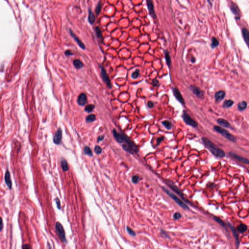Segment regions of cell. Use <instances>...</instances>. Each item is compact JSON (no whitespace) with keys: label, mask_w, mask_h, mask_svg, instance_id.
Listing matches in <instances>:
<instances>
[{"label":"cell","mask_w":249,"mask_h":249,"mask_svg":"<svg viewBox=\"0 0 249 249\" xmlns=\"http://www.w3.org/2000/svg\"><path fill=\"white\" fill-rule=\"evenodd\" d=\"M112 133L117 142L121 144L123 143L122 147L125 151L131 154L137 153L138 152V148L135 143L124 134L118 132L115 129H113Z\"/></svg>","instance_id":"1"},{"label":"cell","mask_w":249,"mask_h":249,"mask_svg":"<svg viewBox=\"0 0 249 249\" xmlns=\"http://www.w3.org/2000/svg\"><path fill=\"white\" fill-rule=\"evenodd\" d=\"M202 140L205 147L208 148L214 155L218 158H222L225 156V153L223 150L219 148L208 138L202 137Z\"/></svg>","instance_id":"2"},{"label":"cell","mask_w":249,"mask_h":249,"mask_svg":"<svg viewBox=\"0 0 249 249\" xmlns=\"http://www.w3.org/2000/svg\"><path fill=\"white\" fill-rule=\"evenodd\" d=\"M213 129L215 131H216L217 132H218V133L220 134L222 136H223L224 137H225L227 139H228L229 141H231L233 142H236V138L225 129H224L220 126H217V125L214 126Z\"/></svg>","instance_id":"3"},{"label":"cell","mask_w":249,"mask_h":249,"mask_svg":"<svg viewBox=\"0 0 249 249\" xmlns=\"http://www.w3.org/2000/svg\"><path fill=\"white\" fill-rule=\"evenodd\" d=\"M162 189L180 206H181V207H182L183 208H184V209H186V210H188L189 209V207L187 206V205L186 204H185L182 201H181V200H180L179 198L178 197H177L176 195H175L174 194H173V193H172L170 191H169L167 189H166L165 187H163Z\"/></svg>","instance_id":"4"},{"label":"cell","mask_w":249,"mask_h":249,"mask_svg":"<svg viewBox=\"0 0 249 249\" xmlns=\"http://www.w3.org/2000/svg\"><path fill=\"white\" fill-rule=\"evenodd\" d=\"M55 228L57 235L62 242L64 243H67L65 231L62 224L59 222H56L55 225Z\"/></svg>","instance_id":"5"},{"label":"cell","mask_w":249,"mask_h":249,"mask_svg":"<svg viewBox=\"0 0 249 249\" xmlns=\"http://www.w3.org/2000/svg\"><path fill=\"white\" fill-rule=\"evenodd\" d=\"M182 118H183L184 122L187 124L190 125L193 127H197V126H198L197 123L190 116V115L187 113V111L185 110H184L183 111V113L182 114Z\"/></svg>","instance_id":"6"},{"label":"cell","mask_w":249,"mask_h":249,"mask_svg":"<svg viewBox=\"0 0 249 249\" xmlns=\"http://www.w3.org/2000/svg\"><path fill=\"white\" fill-rule=\"evenodd\" d=\"M99 67L101 69V77H102L103 80L106 84V85H107V86L109 88H111V81H110L109 77L106 73V71H105L104 68L101 65H100Z\"/></svg>","instance_id":"7"},{"label":"cell","mask_w":249,"mask_h":249,"mask_svg":"<svg viewBox=\"0 0 249 249\" xmlns=\"http://www.w3.org/2000/svg\"><path fill=\"white\" fill-rule=\"evenodd\" d=\"M62 129L59 128L57 130L56 132L54 138H53V142L56 145H60L62 140Z\"/></svg>","instance_id":"8"},{"label":"cell","mask_w":249,"mask_h":249,"mask_svg":"<svg viewBox=\"0 0 249 249\" xmlns=\"http://www.w3.org/2000/svg\"><path fill=\"white\" fill-rule=\"evenodd\" d=\"M172 90H173V94H174L175 97L176 98V99L180 103H181L182 104H183V105L185 104V100H184L181 93H180L179 90L176 88H173L172 89Z\"/></svg>","instance_id":"9"},{"label":"cell","mask_w":249,"mask_h":249,"mask_svg":"<svg viewBox=\"0 0 249 249\" xmlns=\"http://www.w3.org/2000/svg\"><path fill=\"white\" fill-rule=\"evenodd\" d=\"M147 6L149 11V13L152 18L156 19V15L154 8V4L152 0H147Z\"/></svg>","instance_id":"10"},{"label":"cell","mask_w":249,"mask_h":249,"mask_svg":"<svg viewBox=\"0 0 249 249\" xmlns=\"http://www.w3.org/2000/svg\"><path fill=\"white\" fill-rule=\"evenodd\" d=\"M190 90L192 91V92L194 93V94H195L198 98H202L204 96V92L201 90L199 88L194 86V85H191L190 87Z\"/></svg>","instance_id":"11"},{"label":"cell","mask_w":249,"mask_h":249,"mask_svg":"<svg viewBox=\"0 0 249 249\" xmlns=\"http://www.w3.org/2000/svg\"><path fill=\"white\" fill-rule=\"evenodd\" d=\"M229 154L231 157H232V158L237 160V161H239L240 162H241V163L245 164H249V160L246 158H245L244 157L240 156L238 155H237L233 152H231L229 153Z\"/></svg>","instance_id":"12"},{"label":"cell","mask_w":249,"mask_h":249,"mask_svg":"<svg viewBox=\"0 0 249 249\" xmlns=\"http://www.w3.org/2000/svg\"><path fill=\"white\" fill-rule=\"evenodd\" d=\"M69 33H70V34L71 36V37L77 42V43H78L79 46L81 48H82V49H85V46L84 44V43L80 41V40L78 38V36L73 32V31L71 29H69Z\"/></svg>","instance_id":"13"},{"label":"cell","mask_w":249,"mask_h":249,"mask_svg":"<svg viewBox=\"0 0 249 249\" xmlns=\"http://www.w3.org/2000/svg\"><path fill=\"white\" fill-rule=\"evenodd\" d=\"M4 181H5V183L6 186L8 187V188L9 189H11L12 184V181L11 180L10 174V172L8 170V169H7L5 172V176H4Z\"/></svg>","instance_id":"14"},{"label":"cell","mask_w":249,"mask_h":249,"mask_svg":"<svg viewBox=\"0 0 249 249\" xmlns=\"http://www.w3.org/2000/svg\"><path fill=\"white\" fill-rule=\"evenodd\" d=\"M227 225H228V227L231 229L232 233H233V236H234V237L235 239V241H236V243H235L237 247H238V246L239 244V239H238V235L236 231L235 230V229L233 227V226L229 222H227Z\"/></svg>","instance_id":"15"},{"label":"cell","mask_w":249,"mask_h":249,"mask_svg":"<svg viewBox=\"0 0 249 249\" xmlns=\"http://www.w3.org/2000/svg\"><path fill=\"white\" fill-rule=\"evenodd\" d=\"M87 102V96L84 93H81L78 99V103L80 106H84Z\"/></svg>","instance_id":"16"},{"label":"cell","mask_w":249,"mask_h":249,"mask_svg":"<svg viewBox=\"0 0 249 249\" xmlns=\"http://www.w3.org/2000/svg\"><path fill=\"white\" fill-rule=\"evenodd\" d=\"M242 33L243 39L249 48V32L246 28H243L242 30Z\"/></svg>","instance_id":"17"},{"label":"cell","mask_w":249,"mask_h":249,"mask_svg":"<svg viewBox=\"0 0 249 249\" xmlns=\"http://www.w3.org/2000/svg\"><path fill=\"white\" fill-rule=\"evenodd\" d=\"M231 11H232L234 15L236 16V17H238V19L240 18V12H239V10L238 9V6L235 3H232L231 6Z\"/></svg>","instance_id":"18"},{"label":"cell","mask_w":249,"mask_h":249,"mask_svg":"<svg viewBox=\"0 0 249 249\" xmlns=\"http://www.w3.org/2000/svg\"><path fill=\"white\" fill-rule=\"evenodd\" d=\"M225 96V93L223 91H219L215 93V98L217 101H220L224 98Z\"/></svg>","instance_id":"19"},{"label":"cell","mask_w":249,"mask_h":249,"mask_svg":"<svg viewBox=\"0 0 249 249\" xmlns=\"http://www.w3.org/2000/svg\"><path fill=\"white\" fill-rule=\"evenodd\" d=\"M217 122L218 124L222 126L227 128L231 127V124L229 123V122L224 119L222 118L218 119L217 120Z\"/></svg>","instance_id":"20"},{"label":"cell","mask_w":249,"mask_h":249,"mask_svg":"<svg viewBox=\"0 0 249 249\" xmlns=\"http://www.w3.org/2000/svg\"><path fill=\"white\" fill-rule=\"evenodd\" d=\"M61 166L62 167L63 171L64 172L67 171L69 169V167H68V165L67 161L65 160L64 159H62L61 161Z\"/></svg>","instance_id":"21"},{"label":"cell","mask_w":249,"mask_h":249,"mask_svg":"<svg viewBox=\"0 0 249 249\" xmlns=\"http://www.w3.org/2000/svg\"><path fill=\"white\" fill-rule=\"evenodd\" d=\"M88 21L91 24H93L95 20V17L94 15L93 12L90 9H89V13H88Z\"/></svg>","instance_id":"22"},{"label":"cell","mask_w":249,"mask_h":249,"mask_svg":"<svg viewBox=\"0 0 249 249\" xmlns=\"http://www.w3.org/2000/svg\"><path fill=\"white\" fill-rule=\"evenodd\" d=\"M247 107V102L245 101H241L239 102L237 105L238 109L240 111H243L245 110Z\"/></svg>","instance_id":"23"},{"label":"cell","mask_w":249,"mask_h":249,"mask_svg":"<svg viewBox=\"0 0 249 249\" xmlns=\"http://www.w3.org/2000/svg\"><path fill=\"white\" fill-rule=\"evenodd\" d=\"M233 103L234 102L232 100H226L223 104V107L224 108H229L233 105Z\"/></svg>","instance_id":"24"},{"label":"cell","mask_w":249,"mask_h":249,"mask_svg":"<svg viewBox=\"0 0 249 249\" xmlns=\"http://www.w3.org/2000/svg\"><path fill=\"white\" fill-rule=\"evenodd\" d=\"M247 226L243 224H240L237 227V231L240 233H243L245 232L247 230Z\"/></svg>","instance_id":"25"},{"label":"cell","mask_w":249,"mask_h":249,"mask_svg":"<svg viewBox=\"0 0 249 249\" xmlns=\"http://www.w3.org/2000/svg\"><path fill=\"white\" fill-rule=\"evenodd\" d=\"M165 59L166 60V64H167V66L169 67H170V65H171V60L168 52L167 51H165Z\"/></svg>","instance_id":"26"},{"label":"cell","mask_w":249,"mask_h":249,"mask_svg":"<svg viewBox=\"0 0 249 249\" xmlns=\"http://www.w3.org/2000/svg\"><path fill=\"white\" fill-rule=\"evenodd\" d=\"M83 152L85 155H87L90 156H93V152H92L91 148L90 147H89L88 146H85L84 147V149H83Z\"/></svg>","instance_id":"27"},{"label":"cell","mask_w":249,"mask_h":249,"mask_svg":"<svg viewBox=\"0 0 249 249\" xmlns=\"http://www.w3.org/2000/svg\"><path fill=\"white\" fill-rule=\"evenodd\" d=\"M162 124H163L167 129L170 130L172 127V124L171 122L168 120H165L162 122Z\"/></svg>","instance_id":"28"},{"label":"cell","mask_w":249,"mask_h":249,"mask_svg":"<svg viewBox=\"0 0 249 249\" xmlns=\"http://www.w3.org/2000/svg\"><path fill=\"white\" fill-rule=\"evenodd\" d=\"M73 64H74V66L76 68H77V69L82 68V67H83V66L82 62H81L79 60H74V62H73Z\"/></svg>","instance_id":"29"},{"label":"cell","mask_w":249,"mask_h":249,"mask_svg":"<svg viewBox=\"0 0 249 249\" xmlns=\"http://www.w3.org/2000/svg\"><path fill=\"white\" fill-rule=\"evenodd\" d=\"M218 45H219V42L218 40L216 38L213 37L212 39V42L211 44L212 48H216V47L218 46Z\"/></svg>","instance_id":"30"},{"label":"cell","mask_w":249,"mask_h":249,"mask_svg":"<svg viewBox=\"0 0 249 249\" xmlns=\"http://www.w3.org/2000/svg\"><path fill=\"white\" fill-rule=\"evenodd\" d=\"M95 116L94 114H90L87 116L86 118V121L88 123H90L93 122L95 120Z\"/></svg>","instance_id":"31"},{"label":"cell","mask_w":249,"mask_h":249,"mask_svg":"<svg viewBox=\"0 0 249 249\" xmlns=\"http://www.w3.org/2000/svg\"><path fill=\"white\" fill-rule=\"evenodd\" d=\"M95 33H96V36L97 37L101 39H102V32H101V30L100 29V28L97 26V27H95Z\"/></svg>","instance_id":"32"},{"label":"cell","mask_w":249,"mask_h":249,"mask_svg":"<svg viewBox=\"0 0 249 249\" xmlns=\"http://www.w3.org/2000/svg\"><path fill=\"white\" fill-rule=\"evenodd\" d=\"M140 74V71L138 69H136L134 71L131 75V77L133 79H136L138 78Z\"/></svg>","instance_id":"33"},{"label":"cell","mask_w":249,"mask_h":249,"mask_svg":"<svg viewBox=\"0 0 249 249\" xmlns=\"http://www.w3.org/2000/svg\"><path fill=\"white\" fill-rule=\"evenodd\" d=\"M215 220L218 222V223L222 227H224V228H225L226 227V226H225V224L224 223V222L219 218H218V217H214V218Z\"/></svg>","instance_id":"34"},{"label":"cell","mask_w":249,"mask_h":249,"mask_svg":"<svg viewBox=\"0 0 249 249\" xmlns=\"http://www.w3.org/2000/svg\"><path fill=\"white\" fill-rule=\"evenodd\" d=\"M101 10V4L100 2H99L98 3V4H97L96 8L95 9V13L96 14V15H98L99 14Z\"/></svg>","instance_id":"35"},{"label":"cell","mask_w":249,"mask_h":249,"mask_svg":"<svg viewBox=\"0 0 249 249\" xmlns=\"http://www.w3.org/2000/svg\"><path fill=\"white\" fill-rule=\"evenodd\" d=\"M94 108V106L93 104H90L86 106L85 108V110L88 112H91L93 109Z\"/></svg>","instance_id":"36"},{"label":"cell","mask_w":249,"mask_h":249,"mask_svg":"<svg viewBox=\"0 0 249 249\" xmlns=\"http://www.w3.org/2000/svg\"><path fill=\"white\" fill-rule=\"evenodd\" d=\"M102 149L99 145H96L94 147V152L96 154H100L102 153Z\"/></svg>","instance_id":"37"},{"label":"cell","mask_w":249,"mask_h":249,"mask_svg":"<svg viewBox=\"0 0 249 249\" xmlns=\"http://www.w3.org/2000/svg\"><path fill=\"white\" fill-rule=\"evenodd\" d=\"M126 230H127V233H129L131 236H135V232L131 228H130L129 227H126Z\"/></svg>","instance_id":"38"},{"label":"cell","mask_w":249,"mask_h":249,"mask_svg":"<svg viewBox=\"0 0 249 249\" xmlns=\"http://www.w3.org/2000/svg\"><path fill=\"white\" fill-rule=\"evenodd\" d=\"M139 178L138 176H136V175L133 176L132 177V182L134 184H136L139 181Z\"/></svg>","instance_id":"39"},{"label":"cell","mask_w":249,"mask_h":249,"mask_svg":"<svg viewBox=\"0 0 249 249\" xmlns=\"http://www.w3.org/2000/svg\"><path fill=\"white\" fill-rule=\"evenodd\" d=\"M55 202H56V204H57L58 208L59 209L61 210V202H60V200H59V198H56L55 200Z\"/></svg>","instance_id":"40"},{"label":"cell","mask_w":249,"mask_h":249,"mask_svg":"<svg viewBox=\"0 0 249 249\" xmlns=\"http://www.w3.org/2000/svg\"><path fill=\"white\" fill-rule=\"evenodd\" d=\"M181 217H182V215L179 213H175L173 215V218L176 220L179 219Z\"/></svg>","instance_id":"41"},{"label":"cell","mask_w":249,"mask_h":249,"mask_svg":"<svg viewBox=\"0 0 249 249\" xmlns=\"http://www.w3.org/2000/svg\"><path fill=\"white\" fill-rule=\"evenodd\" d=\"M147 106L148 108H152V107H153L154 106V104H153V102L151 101H149L148 102H147Z\"/></svg>","instance_id":"42"},{"label":"cell","mask_w":249,"mask_h":249,"mask_svg":"<svg viewBox=\"0 0 249 249\" xmlns=\"http://www.w3.org/2000/svg\"><path fill=\"white\" fill-rule=\"evenodd\" d=\"M65 55L66 56H72L73 55V54L72 53V52L70 50H67L65 52Z\"/></svg>","instance_id":"43"},{"label":"cell","mask_w":249,"mask_h":249,"mask_svg":"<svg viewBox=\"0 0 249 249\" xmlns=\"http://www.w3.org/2000/svg\"><path fill=\"white\" fill-rule=\"evenodd\" d=\"M104 138V135H100L97 138V142H100V141H101L103 140Z\"/></svg>","instance_id":"44"},{"label":"cell","mask_w":249,"mask_h":249,"mask_svg":"<svg viewBox=\"0 0 249 249\" xmlns=\"http://www.w3.org/2000/svg\"><path fill=\"white\" fill-rule=\"evenodd\" d=\"M31 246L29 244H25L22 246V249H30Z\"/></svg>","instance_id":"45"},{"label":"cell","mask_w":249,"mask_h":249,"mask_svg":"<svg viewBox=\"0 0 249 249\" xmlns=\"http://www.w3.org/2000/svg\"><path fill=\"white\" fill-rule=\"evenodd\" d=\"M158 83H159V81L156 80V79H154L152 81V84L154 86H156L158 84Z\"/></svg>","instance_id":"46"},{"label":"cell","mask_w":249,"mask_h":249,"mask_svg":"<svg viewBox=\"0 0 249 249\" xmlns=\"http://www.w3.org/2000/svg\"><path fill=\"white\" fill-rule=\"evenodd\" d=\"M164 137H161L158 138L157 139V143L160 144L163 140H164Z\"/></svg>","instance_id":"47"},{"label":"cell","mask_w":249,"mask_h":249,"mask_svg":"<svg viewBox=\"0 0 249 249\" xmlns=\"http://www.w3.org/2000/svg\"><path fill=\"white\" fill-rule=\"evenodd\" d=\"M3 226L2 219V218H0V231H1V230H2V228H3Z\"/></svg>","instance_id":"48"},{"label":"cell","mask_w":249,"mask_h":249,"mask_svg":"<svg viewBox=\"0 0 249 249\" xmlns=\"http://www.w3.org/2000/svg\"><path fill=\"white\" fill-rule=\"evenodd\" d=\"M191 62L192 63H195L196 62V59L194 58V57H192L191 59Z\"/></svg>","instance_id":"49"}]
</instances>
